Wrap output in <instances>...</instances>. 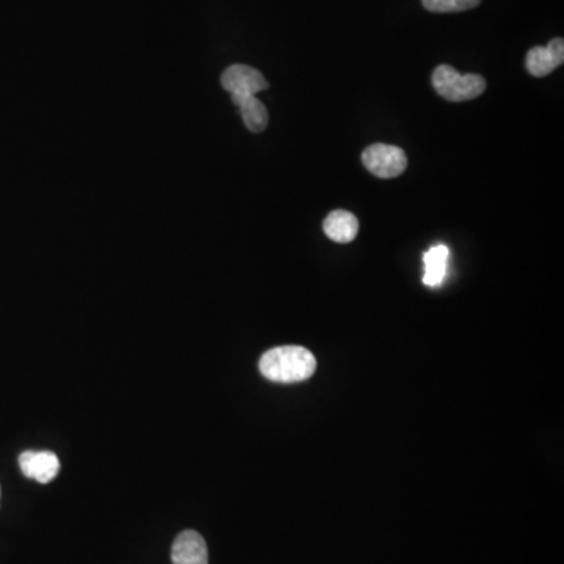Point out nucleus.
<instances>
[{"instance_id":"nucleus-1","label":"nucleus","mask_w":564,"mask_h":564,"mask_svg":"<svg viewBox=\"0 0 564 564\" xmlns=\"http://www.w3.org/2000/svg\"><path fill=\"white\" fill-rule=\"evenodd\" d=\"M315 369L317 361L311 351L295 345L268 350L259 361L262 375L275 383H301L309 380Z\"/></svg>"},{"instance_id":"nucleus-2","label":"nucleus","mask_w":564,"mask_h":564,"mask_svg":"<svg viewBox=\"0 0 564 564\" xmlns=\"http://www.w3.org/2000/svg\"><path fill=\"white\" fill-rule=\"evenodd\" d=\"M434 90L450 102H466L486 91V80L478 74H460L449 65L434 69L431 76Z\"/></svg>"},{"instance_id":"nucleus-3","label":"nucleus","mask_w":564,"mask_h":564,"mask_svg":"<svg viewBox=\"0 0 564 564\" xmlns=\"http://www.w3.org/2000/svg\"><path fill=\"white\" fill-rule=\"evenodd\" d=\"M362 163L370 173L375 174L376 178L394 179L405 173L408 157L398 146L376 143L364 149Z\"/></svg>"},{"instance_id":"nucleus-4","label":"nucleus","mask_w":564,"mask_h":564,"mask_svg":"<svg viewBox=\"0 0 564 564\" xmlns=\"http://www.w3.org/2000/svg\"><path fill=\"white\" fill-rule=\"evenodd\" d=\"M221 85L231 96H256L267 90L268 82L261 71L246 65H232L221 76Z\"/></svg>"},{"instance_id":"nucleus-5","label":"nucleus","mask_w":564,"mask_h":564,"mask_svg":"<svg viewBox=\"0 0 564 564\" xmlns=\"http://www.w3.org/2000/svg\"><path fill=\"white\" fill-rule=\"evenodd\" d=\"M564 41L563 38H555L546 47L535 46L528 51L525 58V66L528 73L535 77L549 76L554 69L563 65Z\"/></svg>"},{"instance_id":"nucleus-6","label":"nucleus","mask_w":564,"mask_h":564,"mask_svg":"<svg viewBox=\"0 0 564 564\" xmlns=\"http://www.w3.org/2000/svg\"><path fill=\"white\" fill-rule=\"evenodd\" d=\"M19 467L22 474L27 478L37 480L41 485L51 483L58 472H60V461L58 456L52 452H29L21 453L19 456Z\"/></svg>"},{"instance_id":"nucleus-7","label":"nucleus","mask_w":564,"mask_h":564,"mask_svg":"<svg viewBox=\"0 0 564 564\" xmlns=\"http://www.w3.org/2000/svg\"><path fill=\"white\" fill-rule=\"evenodd\" d=\"M173 564H209V552L203 536L195 530H185L174 539L171 547Z\"/></svg>"},{"instance_id":"nucleus-8","label":"nucleus","mask_w":564,"mask_h":564,"mask_svg":"<svg viewBox=\"0 0 564 564\" xmlns=\"http://www.w3.org/2000/svg\"><path fill=\"white\" fill-rule=\"evenodd\" d=\"M323 231L333 242L350 243L358 235L359 221L348 210H334L323 221Z\"/></svg>"},{"instance_id":"nucleus-9","label":"nucleus","mask_w":564,"mask_h":564,"mask_svg":"<svg viewBox=\"0 0 564 564\" xmlns=\"http://www.w3.org/2000/svg\"><path fill=\"white\" fill-rule=\"evenodd\" d=\"M423 265V284L428 287L441 286L449 267V248L445 245L433 246L423 254Z\"/></svg>"},{"instance_id":"nucleus-10","label":"nucleus","mask_w":564,"mask_h":564,"mask_svg":"<svg viewBox=\"0 0 564 564\" xmlns=\"http://www.w3.org/2000/svg\"><path fill=\"white\" fill-rule=\"evenodd\" d=\"M231 98L232 102L239 107L240 115L248 131L259 134L267 129L268 112L265 105L256 96H231Z\"/></svg>"},{"instance_id":"nucleus-11","label":"nucleus","mask_w":564,"mask_h":564,"mask_svg":"<svg viewBox=\"0 0 564 564\" xmlns=\"http://www.w3.org/2000/svg\"><path fill=\"white\" fill-rule=\"evenodd\" d=\"M481 0H422L423 7L431 13H460L478 7Z\"/></svg>"}]
</instances>
